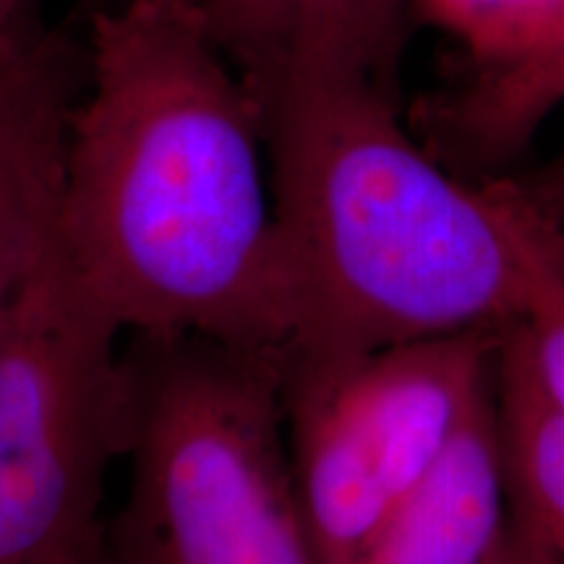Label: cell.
<instances>
[{"label":"cell","mask_w":564,"mask_h":564,"mask_svg":"<svg viewBox=\"0 0 564 564\" xmlns=\"http://www.w3.org/2000/svg\"><path fill=\"white\" fill-rule=\"evenodd\" d=\"M84 45L61 199L70 270L126 337L280 358L293 291L262 116L202 3L118 0Z\"/></svg>","instance_id":"1"},{"label":"cell","mask_w":564,"mask_h":564,"mask_svg":"<svg viewBox=\"0 0 564 564\" xmlns=\"http://www.w3.org/2000/svg\"><path fill=\"white\" fill-rule=\"evenodd\" d=\"M241 76L262 116L291 274L285 352L361 356L514 324L497 175L465 178L421 147L398 82L335 47H295Z\"/></svg>","instance_id":"2"},{"label":"cell","mask_w":564,"mask_h":564,"mask_svg":"<svg viewBox=\"0 0 564 564\" xmlns=\"http://www.w3.org/2000/svg\"><path fill=\"white\" fill-rule=\"evenodd\" d=\"M126 491L100 564H322L288 455L280 358L123 343Z\"/></svg>","instance_id":"3"},{"label":"cell","mask_w":564,"mask_h":564,"mask_svg":"<svg viewBox=\"0 0 564 564\" xmlns=\"http://www.w3.org/2000/svg\"><path fill=\"white\" fill-rule=\"evenodd\" d=\"M123 343L58 241L0 319V564H100Z\"/></svg>","instance_id":"4"},{"label":"cell","mask_w":564,"mask_h":564,"mask_svg":"<svg viewBox=\"0 0 564 564\" xmlns=\"http://www.w3.org/2000/svg\"><path fill=\"white\" fill-rule=\"evenodd\" d=\"M502 333L361 356H280L299 502L322 564H350L494 392Z\"/></svg>","instance_id":"5"},{"label":"cell","mask_w":564,"mask_h":564,"mask_svg":"<svg viewBox=\"0 0 564 564\" xmlns=\"http://www.w3.org/2000/svg\"><path fill=\"white\" fill-rule=\"evenodd\" d=\"M87 45L26 19L0 45V319L61 241L63 167Z\"/></svg>","instance_id":"6"},{"label":"cell","mask_w":564,"mask_h":564,"mask_svg":"<svg viewBox=\"0 0 564 564\" xmlns=\"http://www.w3.org/2000/svg\"><path fill=\"white\" fill-rule=\"evenodd\" d=\"M505 544L507 474L494 390L350 564H497Z\"/></svg>","instance_id":"7"},{"label":"cell","mask_w":564,"mask_h":564,"mask_svg":"<svg viewBox=\"0 0 564 564\" xmlns=\"http://www.w3.org/2000/svg\"><path fill=\"white\" fill-rule=\"evenodd\" d=\"M494 390L507 474V546L520 564H564V415L535 387L512 324L499 340Z\"/></svg>","instance_id":"8"},{"label":"cell","mask_w":564,"mask_h":564,"mask_svg":"<svg viewBox=\"0 0 564 564\" xmlns=\"http://www.w3.org/2000/svg\"><path fill=\"white\" fill-rule=\"evenodd\" d=\"M204 19L238 70L295 47H335L398 82L408 0H199Z\"/></svg>","instance_id":"9"},{"label":"cell","mask_w":564,"mask_h":564,"mask_svg":"<svg viewBox=\"0 0 564 564\" xmlns=\"http://www.w3.org/2000/svg\"><path fill=\"white\" fill-rule=\"evenodd\" d=\"M564 105V19L552 37L525 58L478 68L468 84L434 105L432 133L449 165L465 178L499 175L535 131Z\"/></svg>","instance_id":"10"},{"label":"cell","mask_w":564,"mask_h":564,"mask_svg":"<svg viewBox=\"0 0 564 564\" xmlns=\"http://www.w3.org/2000/svg\"><path fill=\"white\" fill-rule=\"evenodd\" d=\"M518 274L512 329L535 387L564 415V225L535 204L512 175H497Z\"/></svg>","instance_id":"11"},{"label":"cell","mask_w":564,"mask_h":564,"mask_svg":"<svg viewBox=\"0 0 564 564\" xmlns=\"http://www.w3.org/2000/svg\"><path fill=\"white\" fill-rule=\"evenodd\" d=\"M447 32L478 68H499L539 51L564 19V0H408Z\"/></svg>","instance_id":"12"},{"label":"cell","mask_w":564,"mask_h":564,"mask_svg":"<svg viewBox=\"0 0 564 564\" xmlns=\"http://www.w3.org/2000/svg\"><path fill=\"white\" fill-rule=\"evenodd\" d=\"M518 181L520 186L525 188V194L531 196L546 215H552L556 223L564 225V144L546 165H541L539 171L528 175H520Z\"/></svg>","instance_id":"13"},{"label":"cell","mask_w":564,"mask_h":564,"mask_svg":"<svg viewBox=\"0 0 564 564\" xmlns=\"http://www.w3.org/2000/svg\"><path fill=\"white\" fill-rule=\"evenodd\" d=\"M32 3L34 0H0V45H3L26 19L34 17Z\"/></svg>","instance_id":"14"},{"label":"cell","mask_w":564,"mask_h":564,"mask_svg":"<svg viewBox=\"0 0 564 564\" xmlns=\"http://www.w3.org/2000/svg\"><path fill=\"white\" fill-rule=\"evenodd\" d=\"M497 564H520L518 560H514V556H512V552H510V546H507L505 544V552L502 554H499V560H497Z\"/></svg>","instance_id":"15"}]
</instances>
